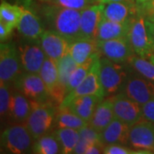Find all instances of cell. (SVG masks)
<instances>
[{
	"mask_svg": "<svg viewBox=\"0 0 154 154\" xmlns=\"http://www.w3.org/2000/svg\"><path fill=\"white\" fill-rule=\"evenodd\" d=\"M17 28L22 37L28 41L39 40L42 33L45 30L44 29L42 19L33 11L26 8H23L22 18Z\"/></svg>",
	"mask_w": 154,
	"mask_h": 154,
	"instance_id": "obj_18",
	"label": "cell"
},
{
	"mask_svg": "<svg viewBox=\"0 0 154 154\" xmlns=\"http://www.w3.org/2000/svg\"><path fill=\"white\" fill-rule=\"evenodd\" d=\"M137 14L135 0H123L104 4L103 17L112 22H124Z\"/></svg>",
	"mask_w": 154,
	"mask_h": 154,
	"instance_id": "obj_17",
	"label": "cell"
},
{
	"mask_svg": "<svg viewBox=\"0 0 154 154\" xmlns=\"http://www.w3.org/2000/svg\"><path fill=\"white\" fill-rule=\"evenodd\" d=\"M57 69H58V79H59V85L66 92V88L69 79L74 69L76 68L77 63L73 59L69 52L66 53L62 58L57 62ZM67 94V92H66Z\"/></svg>",
	"mask_w": 154,
	"mask_h": 154,
	"instance_id": "obj_31",
	"label": "cell"
},
{
	"mask_svg": "<svg viewBox=\"0 0 154 154\" xmlns=\"http://www.w3.org/2000/svg\"><path fill=\"white\" fill-rule=\"evenodd\" d=\"M38 42L45 53L46 57L56 62L69 52V42L54 30H45Z\"/></svg>",
	"mask_w": 154,
	"mask_h": 154,
	"instance_id": "obj_14",
	"label": "cell"
},
{
	"mask_svg": "<svg viewBox=\"0 0 154 154\" xmlns=\"http://www.w3.org/2000/svg\"><path fill=\"white\" fill-rule=\"evenodd\" d=\"M88 122L75 114L68 107L59 106L57 110L54 128H74L80 130L88 125Z\"/></svg>",
	"mask_w": 154,
	"mask_h": 154,
	"instance_id": "obj_25",
	"label": "cell"
},
{
	"mask_svg": "<svg viewBox=\"0 0 154 154\" xmlns=\"http://www.w3.org/2000/svg\"><path fill=\"white\" fill-rule=\"evenodd\" d=\"M128 63L140 75L154 82V63L150 58L134 54L128 60Z\"/></svg>",
	"mask_w": 154,
	"mask_h": 154,
	"instance_id": "obj_30",
	"label": "cell"
},
{
	"mask_svg": "<svg viewBox=\"0 0 154 154\" xmlns=\"http://www.w3.org/2000/svg\"><path fill=\"white\" fill-rule=\"evenodd\" d=\"M99 69H100V56L94 59L87 76L83 80L82 82L76 88H75L73 91L67 94L59 106H66L74 99L85 95H95L100 99H105V91L103 89L100 81Z\"/></svg>",
	"mask_w": 154,
	"mask_h": 154,
	"instance_id": "obj_6",
	"label": "cell"
},
{
	"mask_svg": "<svg viewBox=\"0 0 154 154\" xmlns=\"http://www.w3.org/2000/svg\"><path fill=\"white\" fill-rule=\"evenodd\" d=\"M40 12L49 29L63 36L69 43L82 37V11L45 3Z\"/></svg>",
	"mask_w": 154,
	"mask_h": 154,
	"instance_id": "obj_1",
	"label": "cell"
},
{
	"mask_svg": "<svg viewBox=\"0 0 154 154\" xmlns=\"http://www.w3.org/2000/svg\"><path fill=\"white\" fill-rule=\"evenodd\" d=\"M20 57L23 71L38 74L46 59V55L39 42L29 41L19 47Z\"/></svg>",
	"mask_w": 154,
	"mask_h": 154,
	"instance_id": "obj_15",
	"label": "cell"
},
{
	"mask_svg": "<svg viewBox=\"0 0 154 154\" xmlns=\"http://www.w3.org/2000/svg\"><path fill=\"white\" fill-rule=\"evenodd\" d=\"M38 75L42 78L45 87L49 92L51 100L59 106L66 96V92L59 85L58 69L57 62L46 57L41 67Z\"/></svg>",
	"mask_w": 154,
	"mask_h": 154,
	"instance_id": "obj_11",
	"label": "cell"
},
{
	"mask_svg": "<svg viewBox=\"0 0 154 154\" xmlns=\"http://www.w3.org/2000/svg\"><path fill=\"white\" fill-rule=\"evenodd\" d=\"M105 145L103 140H99L95 143L92 144L89 147H88L86 152H85V154H100V153H104V150H105Z\"/></svg>",
	"mask_w": 154,
	"mask_h": 154,
	"instance_id": "obj_38",
	"label": "cell"
},
{
	"mask_svg": "<svg viewBox=\"0 0 154 154\" xmlns=\"http://www.w3.org/2000/svg\"><path fill=\"white\" fill-rule=\"evenodd\" d=\"M143 118L154 123V97L141 105Z\"/></svg>",
	"mask_w": 154,
	"mask_h": 154,
	"instance_id": "obj_37",
	"label": "cell"
},
{
	"mask_svg": "<svg viewBox=\"0 0 154 154\" xmlns=\"http://www.w3.org/2000/svg\"><path fill=\"white\" fill-rule=\"evenodd\" d=\"M100 55L117 63L128 62L134 52L127 37L97 41Z\"/></svg>",
	"mask_w": 154,
	"mask_h": 154,
	"instance_id": "obj_13",
	"label": "cell"
},
{
	"mask_svg": "<svg viewBox=\"0 0 154 154\" xmlns=\"http://www.w3.org/2000/svg\"><path fill=\"white\" fill-rule=\"evenodd\" d=\"M149 58H150V59H151V60L152 61V62H153V63H154V53H153V54H152V55L150 56V57H149Z\"/></svg>",
	"mask_w": 154,
	"mask_h": 154,
	"instance_id": "obj_43",
	"label": "cell"
},
{
	"mask_svg": "<svg viewBox=\"0 0 154 154\" xmlns=\"http://www.w3.org/2000/svg\"><path fill=\"white\" fill-rule=\"evenodd\" d=\"M23 8L17 5H11L5 1L1 2L0 5V22L5 23L11 29L17 28L22 18Z\"/></svg>",
	"mask_w": 154,
	"mask_h": 154,
	"instance_id": "obj_28",
	"label": "cell"
},
{
	"mask_svg": "<svg viewBox=\"0 0 154 154\" xmlns=\"http://www.w3.org/2000/svg\"><path fill=\"white\" fill-rule=\"evenodd\" d=\"M137 14L145 18L146 22H154V0H146L136 5Z\"/></svg>",
	"mask_w": 154,
	"mask_h": 154,
	"instance_id": "obj_36",
	"label": "cell"
},
{
	"mask_svg": "<svg viewBox=\"0 0 154 154\" xmlns=\"http://www.w3.org/2000/svg\"><path fill=\"white\" fill-rule=\"evenodd\" d=\"M12 89L11 84L0 83V114L2 119L9 116V110L11 105Z\"/></svg>",
	"mask_w": 154,
	"mask_h": 154,
	"instance_id": "obj_33",
	"label": "cell"
},
{
	"mask_svg": "<svg viewBox=\"0 0 154 154\" xmlns=\"http://www.w3.org/2000/svg\"><path fill=\"white\" fill-rule=\"evenodd\" d=\"M122 63L100 57L99 75L105 96L119 93L124 87L129 75L126 67Z\"/></svg>",
	"mask_w": 154,
	"mask_h": 154,
	"instance_id": "obj_3",
	"label": "cell"
},
{
	"mask_svg": "<svg viewBox=\"0 0 154 154\" xmlns=\"http://www.w3.org/2000/svg\"><path fill=\"white\" fill-rule=\"evenodd\" d=\"M121 92L142 105L154 97V82L142 75H129Z\"/></svg>",
	"mask_w": 154,
	"mask_h": 154,
	"instance_id": "obj_12",
	"label": "cell"
},
{
	"mask_svg": "<svg viewBox=\"0 0 154 154\" xmlns=\"http://www.w3.org/2000/svg\"><path fill=\"white\" fill-rule=\"evenodd\" d=\"M131 19L124 22H116L109 21L102 17L98 28L96 40L101 41V40H108L112 38L127 37Z\"/></svg>",
	"mask_w": 154,
	"mask_h": 154,
	"instance_id": "obj_23",
	"label": "cell"
},
{
	"mask_svg": "<svg viewBox=\"0 0 154 154\" xmlns=\"http://www.w3.org/2000/svg\"><path fill=\"white\" fill-rule=\"evenodd\" d=\"M38 1H41V2H42V1H43V0H38Z\"/></svg>",
	"mask_w": 154,
	"mask_h": 154,
	"instance_id": "obj_44",
	"label": "cell"
},
{
	"mask_svg": "<svg viewBox=\"0 0 154 154\" xmlns=\"http://www.w3.org/2000/svg\"><path fill=\"white\" fill-rule=\"evenodd\" d=\"M32 152L37 154L61 153V145L54 132L47 133L35 140Z\"/></svg>",
	"mask_w": 154,
	"mask_h": 154,
	"instance_id": "obj_27",
	"label": "cell"
},
{
	"mask_svg": "<svg viewBox=\"0 0 154 154\" xmlns=\"http://www.w3.org/2000/svg\"><path fill=\"white\" fill-rule=\"evenodd\" d=\"M104 4L99 3L82 10L81 34L83 38L96 39L100 21L103 17Z\"/></svg>",
	"mask_w": 154,
	"mask_h": 154,
	"instance_id": "obj_16",
	"label": "cell"
},
{
	"mask_svg": "<svg viewBox=\"0 0 154 154\" xmlns=\"http://www.w3.org/2000/svg\"><path fill=\"white\" fill-rule=\"evenodd\" d=\"M42 2L78 11H82L95 4H99V0H43Z\"/></svg>",
	"mask_w": 154,
	"mask_h": 154,
	"instance_id": "obj_34",
	"label": "cell"
},
{
	"mask_svg": "<svg viewBox=\"0 0 154 154\" xmlns=\"http://www.w3.org/2000/svg\"><path fill=\"white\" fill-rule=\"evenodd\" d=\"M116 1H123V0H99V3H109V2H116Z\"/></svg>",
	"mask_w": 154,
	"mask_h": 154,
	"instance_id": "obj_41",
	"label": "cell"
},
{
	"mask_svg": "<svg viewBox=\"0 0 154 154\" xmlns=\"http://www.w3.org/2000/svg\"><path fill=\"white\" fill-rule=\"evenodd\" d=\"M98 57H99V56H98ZM95 58H94L93 60L88 61V63H86L84 64L77 65L76 68L74 69V71L72 72L70 77L69 79L66 88L67 94L73 91L75 88H76L82 82L83 80L87 76L88 71H89V69L92 66Z\"/></svg>",
	"mask_w": 154,
	"mask_h": 154,
	"instance_id": "obj_32",
	"label": "cell"
},
{
	"mask_svg": "<svg viewBox=\"0 0 154 154\" xmlns=\"http://www.w3.org/2000/svg\"><path fill=\"white\" fill-rule=\"evenodd\" d=\"M103 100L95 95H85L75 98L69 102L66 106L75 114L81 116L86 122H89L92 118L94 110L99 102ZM59 107V106H58Z\"/></svg>",
	"mask_w": 154,
	"mask_h": 154,
	"instance_id": "obj_24",
	"label": "cell"
},
{
	"mask_svg": "<svg viewBox=\"0 0 154 154\" xmlns=\"http://www.w3.org/2000/svg\"><path fill=\"white\" fill-rule=\"evenodd\" d=\"M23 72L19 50L11 43L0 45V82L12 85Z\"/></svg>",
	"mask_w": 154,
	"mask_h": 154,
	"instance_id": "obj_7",
	"label": "cell"
},
{
	"mask_svg": "<svg viewBox=\"0 0 154 154\" xmlns=\"http://www.w3.org/2000/svg\"><path fill=\"white\" fill-rule=\"evenodd\" d=\"M32 110L31 100L16 88H12L11 105L8 118L13 122H25Z\"/></svg>",
	"mask_w": 154,
	"mask_h": 154,
	"instance_id": "obj_20",
	"label": "cell"
},
{
	"mask_svg": "<svg viewBox=\"0 0 154 154\" xmlns=\"http://www.w3.org/2000/svg\"><path fill=\"white\" fill-rule=\"evenodd\" d=\"M105 154H150L148 151L135 150L134 148L127 147L124 145L119 144H111L106 145L104 150Z\"/></svg>",
	"mask_w": 154,
	"mask_h": 154,
	"instance_id": "obj_35",
	"label": "cell"
},
{
	"mask_svg": "<svg viewBox=\"0 0 154 154\" xmlns=\"http://www.w3.org/2000/svg\"><path fill=\"white\" fill-rule=\"evenodd\" d=\"M115 118L112 97L109 96L98 104L92 118L88 122V125L101 133Z\"/></svg>",
	"mask_w": 154,
	"mask_h": 154,
	"instance_id": "obj_21",
	"label": "cell"
},
{
	"mask_svg": "<svg viewBox=\"0 0 154 154\" xmlns=\"http://www.w3.org/2000/svg\"><path fill=\"white\" fill-rule=\"evenodd\" d=\"M127 38L134 54L149 58L154 53V47L145 18L136 14L130 21Z\"/></svg>",
	"mask_w": 154,
	"mask_h": 154,
	"instance_id": "obj_5",
	"label": "cell"
},
{
	"mask_svg": "<svg viewBox=\"0 0 154 154\" xmlns=\"http://www.w3.org/2000/svg\"><path fill=\"white\" fill-rule=\"evenodd\" d=\"M13 29H11L9 26H7L5 23L3 22H0V40L1 43L6 41V39L11 36Z\"/></svg>",
	"mask_w": 154,
	"mask_h": 154,
	"instance_id": "obj_39",
	"label": "cell"
},
{
	"mask_svg": "<svg viewBox=\"0 0 154 154\" xmlns=\"http://www.w3.org/2000/svg\"><path fill=\"white\" fill-rule=\"evenodd\" d=\"M12 85L32 101L41 103L51 101L49 92L38 74L23 71Z\"/></svg>",
	"mask_w": 154,
	"mask_h": 154,
	"instance_id": "obj_8",
	"label": "cell"
},
{
	"mask_svg": "<svg viewBox=\"0 0 154 154\" xmlns=\"http://www.w3.org/2000/svg\"><path fill=\"white\" fill-rule=\"evenodd\" d=\"M146 25H147V28H148L149 35L151 37V39H152V42L154 47V22H146Z\"/></svg>",
	"mask_w": 154,
	"mask_h": 154,
	"instance_id": "obj_40",
	"label": "cell"
},
{
	"mask_svg": "<svg viewBox=\"0 0 154 154\" xmlns=\"http://www.w3.org/2000/svg\"><path fill=\"white\" fill-rule=\"evenodd\" d=\"M145 1H146V0H135V3H136V5H140L141 3H144Z\"/></svg>",
	"mask_w": 154,
	"mask_h": 154,
	"instance_id": "obj_42",
	"label": "cell"
},
{
	"mask_svg": "<svg viewBox=\"0 0 154 154\" xmlns=\"http://www.w3.org/2000/svg\"><path fill=\"white\" fill-rule=\"evenodd\" d=\"M34 139L25 124H14L1 134V146L8 152L24 154L33 149Z\"/></svg>",
	"mask_w": 154,
	"mask_h": 154,
	"instance_id": "obj_4",
	"label": "cell"
},
{
	"mask_svg": "<svg viewBox=\"0 0 154 154\" xmlns=\"http://www.w3.org/2000/svg\"><path fill=\"white\" fill-rule=\"evenodd\" d=\"M69 52L77 65L84 64L96 57L101 56L98 49L97 40L83 37L69 43Z\"/></svg>",
	"mask_w": 154,
	"mask_h": 154,
	"instance_id": "obj_19",
	"label": "cell"
},
{
	"mask_svg": "<svg viewBox=\"0 0 154 154\" xmlns=\"http://www.w3.org/2000/svg\"><path fill=\"white\" fill-rule=\"evenodd\" d=\"M53 132L61 145V153H73L79 141V137H80L79 130L74 128H55Z\"/></svg>",
	"mask_w": 154,
	"mask_h": 154,
	"instance_id": "obj_26",
	"label": "cell"
},
{
	"mask_svg": "<svg viewBox=\"0 0 154 154\" xmlns=\"http://www.w3.org/2000/svg\"><path fill=\"white\" fill-rule=\"evenodd\" d=\"M32 110L24 124L34 140L41 137L54 126L58 106L53 102H36L31 100Z\"/></svg>",
	"mask_w": 154,
	"mask_h": 154,
	"instance_id": "obj_2",
	"label": "cell"
},
{
	"mask_svg": "<svg viewBox=\"0 0 154 154\" xmlns=\"http://www.w3.org/2000/svg\"><path fill=\"white\" fill-rule=\"evenodd\" d=\"M80 137L79 141L77 144L76 147L75 149V154H83L85 153L86 150L92 145L99 140H102L101 133L98 132L96 129H94L93 127L90 125H86L79 130Z\"/></svg>",
	"mask_w": 154,
	"mask_h": 154,
	"instance_id": "obj_29",
	"label": "cell"
},
{
	"mask_svg": "<svg viewBox=\"0 0 154 154\" xmlns=\"http://www.w3.org/2000/svg\"><path fill=\"white\" fill-rule=\"evenodd\" d=\"M111 97L116 118L126 122L129 126L143 119L141 105L128 97L124 93L121 92Z\"/></svg>",
	"mask_w": 154,
	"mask_h": 154,
	"instance_id": "obj_9",
	"label": "cell"
},
{
	"mask_svg": "<svg viewBox=\"0 0 154 154\" xmlns=\"http://www.w3.org/2000/svg\"><path fill=\"white\" fill-rule=\"evenodd\" d=\"M129 129L128 124L116 117L101 132L102 140L105 145L119 144L127 146L129 143Z\"/></svg>",
	"mask_w": 154,
	"mask_h": 154,
	"instance_id": "obj_22",
	"label": "cell"
},
{
	"mask_svg": "<svg viewBox=\"0 0 154 154\" xmlns=\"http://www.w3.org/2000/svg\"><path fill=\"white\" fill-rule=\"evenodd\" d=\"M128 141L135 150L148 151L154 153V123L141 119L130 126Z\"/></svg>",
	"mask_w": 154,
	"mask_h": 154,
	"instance_id": "obj_10",
	"label": "cell"
}]
</instances>
